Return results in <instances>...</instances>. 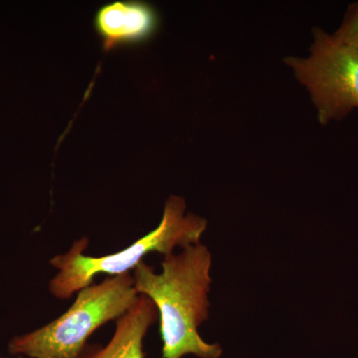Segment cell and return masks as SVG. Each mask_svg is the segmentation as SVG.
<instances>
[{
	"mask_svg": "<svg viewBox=\"0 0 358 358\" xmlns=\"http://www.w3.org/2000/svg\"><path fill=\"white\" fill-rule=\"evenodd\" d=\"M185 200L171 195L164 204L162 221L155 229L131 246L110 255H86L88 238H80L67 252L51 259L50 265L57 273L49 282V292L58 300H69L93 284L98 275L128 274L143 262L148 254L159 253L166 257L173 254L176 248L200 243L207 220L193 213L185 214Z\"/></svg>",
	"mask_w": 358,
	"mask_h": 358,
	"instance_id": "obj_2",
	"label": "cell"
},
{
	"mask_svg": "<svg viewBox=\"0 0 358 358\" xmlns=\"http://www.w3.org/2000/svg\"><path fill=\"white\" fill-rule=\"evenodd\" d=\"M0 358H8V357H0ZM14 358H28V357H14Z\"/></svg>",
	"mask_w": 358,
	"mask_h": 358,
	"instance_id": "obj_8",
	"label": "cell"
},
{
	"mask_svg": "<svg viewBox=\"0 0 358 358\" xmlns=\"http://www.w3.org/2000/svg\"><path fill=\"white\" fill-rule=\"evenodd\" d=\"M157 319L155 303L140 294L133 307L115 320L110 341L103 346H87L80 358H145L143 339Z\"/></svg>",
	"mask_w": 358,
	"mask_h": 358,
	"instance_id": "obj_6",
	"label": "cell"
},
{
	"mask_svg": "<svg viewBox=\"0 0 358 358\" xmlns=\"http://www.w3.org/2000/svg\"><path fill=\"white\" fill-rule=\"evenodd\" d=\"M160 16L152 4L138 0H117L101 6L94 27L105 52L138 46L154 38Z\"/></svg>",
	"mask_w": 358,
	"mask_h": 358,
	"instance_id": "obj_5",
	"label": "cell"
},
{
	"mask_svg": "<svg viewBox=\"0 0 358 358\" xmlns=\"http://www.w3.org/2000/svg\"><path fill=\"white\" fill-rule=\"evenodd\" d=\"M313 36L308 57H288L284 62L307 88L317 120L326 126L358 109V53L322 28H313Z\"/></svg>",
	"mask_w": 358,
	"mask_h": 358,
	"instance_id": "obj_4",
	"label": "cell"
},
{
	"mask_svg": "<svg viewBox=\"0 0 358 358\" xmlns=\"http://www.w3.org/2000/svg\"><path fill=\"white\" fill-rule=\"evenodd\" d=\"M211 253L197 243L164 257L162 273L141 262L131 272L134 288L157 307L162 358H219L222 348L208 343L199 329L209 317Z\"/></svg>",
	"mask_w": 358,
	"mask_h": 358,
	"instance_id": "obj_1",
	"label": "cell"
},
{
	"mask_svg": "<svg viewBox=\"0 0 358 358\" xmlns=\"http://www.w3.org/2000/svg\"><path fill=\"white\" fill-rule=\"evenodd\" d=\"M333 37L358 53V2L348 7L341 24Z\"/></svg>",
	"mask_w": 358,
	"mask_h": 358,
	"instance_id": "obj_7",
	"label": "cell"
},
{
	"mask_svg": "<svg viewBox=\"0 0 358 358\" xmlns=\"http://www.w3.org/2000/svg\"><path fill=\"white\" fill-rule=\"evenodd\" d=\"M138 296L131 273L109 275L78 292L73 305L57 319L11 339L9 352L28 358H80L90 336L119 320Z\"/></svg>",
	"mask_w": 358,
	"mask_h": 358,
	"instance_id": "obj_3",
	"label": "cell"
}]
</instances>
